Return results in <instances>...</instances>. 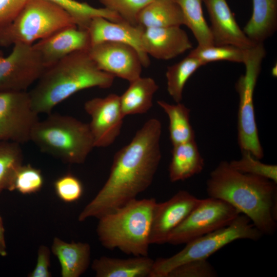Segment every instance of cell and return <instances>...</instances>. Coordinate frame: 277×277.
Returning a JSON list of instances; mask_svg holds the SVG:
<instances>
[{
	"label": "cell",
	"instance_id": "cell-23",
	"mask_svg": "<svg viewBox=\"0 0 277 277\" xmlns=\"http://www.w3.org/2000/svg\"><path fill=\"white\" fill-rule=\"evenodd\" d=\"M159 89L155 81L149 77H139L129 82V86L120 96L124 116L147 112L152 106L154 93Z\"/></svg>",
	"mask_w": 277,
	"mask_h": 277
},
{
	"label": "cell",
	"instance_id": "cell-13",
	"mask_svg": "<svg viewBox=\"0 0 277 277\" xmlns=\"http://www.w3.org/2000/svg\"><path fill=\"white\" fill-rule=\"evenodd\" d=\"M89 55L102 71L129 82L141 76L143 64L137 51L120 42H104L91 46Z\"/></svg>",
	"mask_w": 277,
	"mask_h": 277
},
{
	"label": "cell",
	"instance_id": "cell-6",
	"mask_svg": "<svg viewBox=\"0 0 277 277\" xmlns=\"http://www.w3.org/2000/svg\"><path fill=\"white\" fill-rule=\"evenodd\" d=\"M76 26L65 10L48 0H30L9 23L0 28V46L33 45L68 27Z\"/></svg>",
	"mask_w": 277,
	"mask_h": 277
},
{
	"label": "cell",
	"instance_id": "cell-31",
	"mask_svg": "<svg viewBox=\"0 0 277 277\" xmlns=\"http://www.w3.org/2000/svg\"><path fill=\"white\" fill-rule=\"evenodd\" d=\"M44 181L39 169L30 164H22L15 172L8 190H16L23 194L34 193L42 189Z\"/></svg>",
	"mask_w": 277,
	"mask_h": 277
},
{
	"label": "cell",
	"instance_id": "cell-4",
	"mask_svg": "<svg viewBox=\"0 0 277 277\" xmlns=\"http://www.w3.org/2000/svg\"><path fill=\"white\" fill-rule=\"evenodd\" d=\"M155 199H136L98 219L96 232L101 244L127 254L148 256Z\"/></svg>",
	"mask_w": 277,
	"mask_h": 277
},
{
	"label": "cell",
	"instance_id": "cell-27",
	"mask_svg": "<svg viewBox=\"0 0 277 277\" xmlns=\"http://www.w3.org/2000/svg\"><path fill=\"white\" fill-rule=\"evenodd\" d=\"M204 65L199 59L188 54L181 61L167 67V90L175 103L181 102L186 82L198 69Z\"/></svg>",
	"mask_w": 277,
	"mask_h": 277
},
{
	"label": "cell",
	"instance_id": "cell-39",
	"mask_svg": "<svg viewBox=\"0 0 277 277\" xmlns=\"http://www.w3.org/2000/svg\"><path fill=\"white\" fill-rule=\"evenodd\" d=\"M271 74L273 76L276 77L277 75V66L276 64L274 65L271 69Z\"/></svg>",
	"mask_w": 277,
	"mask_h": 277
},
{
	"label": "cell",
	"instance_id": "cell-34",
	"mask_svg": "<svg viewBox=\"0 0 277 277\" xmlns=\"http://www.w3.org/2000/svg\"><path fill=\"white\" fill-rule=\"evenodd\" d=\"M57 196L63 202L72 203L78 200L83 193V186L75 176L67 173L59 177L54 183Z\"/></svg>",
	"mask_w": 277,
	"mask_h": 277
},
{
	"label": "cell",
	"instance_id": "cell-15",
	"mask_svg": "<svg viewBox=\"0 0 277 277\" xmlns=\"http://www.w3.org/2000/svg\"><path fill=\"white\" fill-rule=\"evenodd\" d=\"M144 28L124 21L113 22L105 17L93 18L87 28L91 46L104 42H115L128 44L138 53L143 66L150 65L149 55L144 50L142 36ZM90 46V47H91Z\"/></svg>",
	"mask_w": 277,
	"mask_h": 277
},
{
	"label": "cell",
	"instance_id": "cell-9",
	"mask_svg": "<svg viewBox=\"0 0 277 277\" xmlns=\"http://www.w3.org/2000/svg\"><path fill=\"white\" fill-rule=\"evenodd\" d=\"M241 214L228 203L213 197L201 199L199 204L170 234L167 243H187L230 224Z\"/></svg>",
	"mask_w": 277,
	"mask_h": 277
},
{
	"label": "cell",
	"instance_id": "cell-25",
	"mask_svg": "<svg viewBox=\"0 0 277 277\" xmlns=\"http://www.w3.org/2000/svg\"><path fill=\"white\" fill-rule=\"evenodd\" d=\"M157 103L168 117L170 140L173 146L195 140L189 108L181 102L170 104L160 100Z\"/></svg>",
	"mask_w": 277,
	"mask_h": 277
},
{
	"label": "cell",
	"instance_id": "cell-21",
	"mask_svg": "<svg viewBox=\"0 0 277 277\" xmlns=\"http://www.w3.org/2000/svg\"><path fill=\"white\" fill-rule=\"evenodd\" d=\"M252 6L243 31L255 44H263L277 29V0H252Z\"/></svg>",
	"mask_w": 277,
	"mask_h": 277
},
{
	"label": "cell",
	"instance_id": "cell-19",
	"mask_svg": "<svg viewBox=\"0 0 277 277\" xmlns=\"http://www.w3.org/2000/svg\"><path fill=\"white\" fill-rule=\"evenodd\" d=\"M154 260L148 256L128 259L102 256L91 265L97 277H149Z\"/></svg>",
	"mask_w": 277,
	"mask_h": 277
},
{
	"label": "cell",
	"instance_id": "cell-24",
	"mask_svg": "<svg viewBox=\"0 0 277 277\" xmlns=\"http://www.w3.org/2000/svg\"><path fill=\"white\" fill-rule=\"evenodd\" d=\"M137 24L144 28L185 25L182 12L173 0H152L139 13Z\"/></svg>",
	"mask_w": 277,
	"mask_h": 277
},
{
	"label": "cell",
	"instance_id": "cell-38",
	"mask_svg": "<svg viewBox=\"0 0 277 277\" xmlns=\"http://www.w3.org/2000/svg\"><path fill=\"white\" fill-rule=\"evenodd\" d=\"M4 231L3 221L0 215V255L2 256H5L7 255Z\"/></svg>",
	"mask_w": 277,
	"mask_h": 277
},
{
	"label": "cell",
	"instance_id": "cell-7",
	"mask_svg": "<svg viewBox=\"0 0 277 277\" xmlns=\"http://www.w3.org/2000/svg\"><path fill=\"white\" fill-rule=\"evenodd\" d=\"M262 235L250 220L241 213L228 225L187 243L183 249L172 256L156 259L149 277H167L177 266L190 261L207 259L236 240L258 241Z\"/></svg>",
	"mask_w": 277,
	"mask_h": 277
},
{
	"label": "cell",
	"instance_id": "cell-1",
	"mask_svg": "<svg viewBox=\"0 0 277 277\" xmlns=\"http://www.w3.org/2000/svg\"><path fill=\"white\" fill-rule=\"evenodd\" d=\"M161 133L160 121L150 118L115 153L106 182L80 213V222L114 211L151 185L161 160Z\"/></svg>",
	"mask_w": 277,
	"mask_h": 277
},
{
	"label": "cell",
	"instance_id": "cell-35",
	"mask_svg": "<svg viewBox=\"0 0 277 277\" xmlns=\"http://www.w3.org/2000/svg\"><path fill=\"white\" fill-rule=\"evenodd\" d=\"M217 273L207 259L190 261L173 269L167 277H215Z\"/></svg>",
	"mask_w": 277,
	"mask_h": 277
},
{
	"label": "cell",
	"instance_id": "cell-28",
	"mask_svg": "<svg viewBox=\"0 0 277 277\" xmlns=\"http://www.w3.org/2000/svg\"><path fill=\"white\" fill-rule=\"evenodd\" d=\"M65 10L74 19L76 26L86 29L91 20L101 16L113 22L123 20L116 13L104 7L96 8L86 2L75 0H48Z\"/></svg>",
	"mask_w": 277,
	"mask_h": 277
},
{
	"label": "cell",
	"instance_id": "cell-29",
	"mask_svg": "<svg viewBox=\"0 0 277 277\" xmlns=\"http://www.w3.org/2000/svg\"><path fill=\"white\" fill-rule=\"evenodd\" d=\"M23 154L20 144L0 142V193L8 190L18 168L23 164Z\"/></svg>",
	"mask_w": 277,
	"mask_h": 277
},
{
	"label": "cell",
	"instance_id": "cell-37",
	"mask_svg": "<svg viewBox=\"0 0 277 277\" xmlns=\"http://www.w3.org/2000/svg\"><path fill=\"white\" fill-rule=\"evenodd\" d=\"M50 251L45 245L39 247L37 258L34 269L28 274L29 277H50L49 271Z\"/></svg>",
	"mask_w": 277,
	"mask_h": 277
},
{
	"label": "cell",
	"instance_id": "cell-33",
	"mask_svg": "<svg viewBox=\"0 0 277 277\" xmlns=\"http://www.w3.org/2000/svg\"><path fill=\"white\" fill-rule=\"evenodd\" d=\"M104 7L116 13L123 20L137 25L140 11L152 0H99Z\"/></svg>",
	"mask_w": 277,
	"mask_h": 277
},
{
	"label": "cell",
	"instance_id": "cell-11",
	"mask_svg": "<svg viewBox=\"0 0 277 277\" xmlns=\"http://www.w3.org/2000/svg\"><path fill=\"white\" fill-rule=\"evenodd\" d=\"M38 115L29 92H0V142L21 144L30 141Z\"/></svg>",
	"mask_w": 277,
	"mask_h": 277
},
{
	"label": "cell",
	"instance_id": "cell-32",
	"mask_svg": "<svg viewBox=\"0 0 277 277\" xmlns=\"http://www.w3.org/2000/svg\"><path fill=\"white\" fill-rule=\"evenodd\" d=\"M242 157L229 164L236 170L244 173L262 176L277 183V166L262 163L249 152L242 151Z\"/></svg>",
	"mask_w": 277,
	"mask_h": 277
},
{
	"label": "cell",
	"instance_id": "cell-17",
	"mask_svg": "<svg viewBox=\"0 0 277 277\" xmlns=\"http://www.w3.org/2000/svg\"><path fill=\"white\" fill-rule=\"evenodd\" d=\"M33 45L46 68L73 52L88 51L91 46L87 30L77 26L64 28Z\"/></svg>",
	"mask_w": 277,
	"mask_h": 277
},
{
	"label": "cell",
	"instance_id": "cell-16",
	"mask_svg": "<svg viewBox=\"0 0 277 277\" xmlns=\"http://www.w3.org/2000/svg\"><path fill=\"white\" fill-rule=\"evenodd\" d=\"M203 2L209 16V29L214 45H231L248 49L256 45L240 28L226 0Z\"/></svg>",
	"mask_w": 277,
	"mask_h": 277
},
{
	"label": "cell",
	"instance_id": "cell-26",
	"mask_svg": "<svg viewBox=\"0 0 277 277\" xmlns=\"http://www.w3.org/2000/svg\"><path fill=\"white\" fill-rule=\"evenodd\" d=\"M180 8L185 25L192 32L200 47L214 45L212 37L204 17L203 0H173Z\"/></svg>",
	"mask_w": 277,
	"mask_h": 277
},
{
	"label": "cell",
	"instance_id": "cell-5",
	"mask_svg": "<svg viewBox=\"0 0 277 277\" xmlns=\"http://www.w3.org/2000/svg\"><path fill=\"white\" fill-rule=\"evenodd\" d=\"M30 141L43 152L69 164L84 163L95 147L88 124L57 113L36 123Z\"/></svg>",
	"mask_w": 277,
	"mask_h": 277
},
{
	"label": "cell",
	"instance_id": "cell-3",
	"mask_svg": "<svg viewBox=\"0 0 277 277\" xmlns=\"http://www.w3.org/2000/svg\"><path fill=\"white\" fill-rule=\"evenodd\" d=\"M114 77L101 70L88 51H75L45 69L29 92L33 108L38 114H49L56 106L80 91L110 88Z\"/></svg>",
	"mask_w": 277,
	"mask_h": 277
},
{
	"label": "cell",
	"instance_id": "cell-8",
	"mask_svg": "<svg viewBox=\"0 0 277 277\" xmlns=\"http://www.w3.org/2000/svg\"><path fill=\"white\" fill-rule=\"evenodd\" d=\"M266 53L262 43L249 49L244 63L245 72L235 84V89L239 96L238 144L241 151L249 152L259 160L264 156V151L260 141L255 120L253 95Z\"/></svg>",
	"mask_w": 277,
	"mask_h": 277
},
{
	"label": "cell",
	"instance_id": "cell-20",
	"mask_svg": "<svg viewBox=\"0 0 277 277\" xmlns=\"http://www.w3.org/2000/svg\"><path fill=\"white\" fill-rule=\"evenodd\" d=\"M51 251L60 262L63 277H78L90 264V246L86 243H67L55 237Z\"/></svg>",
	"mask_w": 277,
	"mask_h": 277
},
{
	"label": "cell",
	"instance_id": "cell-14",
	"mask_svg": "<svg viewBox=\"0 0 277 277\" xmlns=\"http://www.w3.org/2000/svg\"><path fill=\"white\" fill-rule=\"evenodd\" d=\"M201 199L189 192L180 190L154 209L150 235V244L167 243L171 232L199 204Z\"/></svg>",
	"mask_w": 277,
	"mask_h": 277
},
{
	"label": "cell",
	"instance_id": "cell-22",
	"mask_svg": "<svg viewBox=\"0 0 277 277\" xmlns=\"http://www.w3.org/2000/svg\"><path fill=\"white\" fill-rule=\"evenodd\" d=\"M169 166L171 182L184 181L201 173L204 166L195 140L173 146Z\"/></svg>",
	"mask_w": 277,
	"mask_h": 277
},
{
	"label": "cell",
	"instance_id": "cell-30",
	"mask_svg": "<svg viewBox=\"0 0 277 277\" xmlns=\"http://www.w3.org/2000/svg\"><path fill=\"white\" fill-rule=\"evenodd\" d=\"M248 49L231 45H214L205 47L197 46L188 54L199 59L205 65L210 62L220 61L244 64Z\"/></svg>",
	"mask_w": 277,
	"mask_h": 277
},
{
	"label": "cell",
	"instance_id": "cell-2",
	"mask_svg": "<svg viewBox=\"0 0 277 277\" xmlns=\"http://www.w3.org/2000/svg\"><path fill=\"white\" fill-rule=\"evenodd\" d=\"M276 183L267 178L240 172L221 162L207 181L209 197L222 200L247 216L263 235L277 226Z\"/></svg>",
	"mask_w": 277,
	"mask_h": 277
},
{
	"label": "cell",
	"instance_id": "cell-12",
	"mask_svg": "<svg viewBox=\"0 0 277 277\" xmlns=\"http://www.w3.org/2000/svg\"><path fill=\"white\" fill-rule=\"evenodd\" d=\"M85 111L90 116L88 124L95 147H107L120 135L123 123L120 96L111 93L94 97L85 103Z\"/></svg>",
	"mask_w": 277,
	"mask_h": 277
},
{
	"label": "cell",
	"instance_id": "cell-10",
	"mask_svg": "<svg viewBox=\"0 0 277 277\" xmlns=\"http://www.w3.org/2000/svg\"><path fill=\"white\" fill-rule=\"evenodd\" d=\"M13 46L7 56L0 53V92L26 91L46 68L33 45Z\"/></svg>",
	"mask_w": 277,
	"mask_h": 277
},
{
	"label": "cell",
	"instance_id": "cell-18",
	"mask_svg": "<svg viewBox=\"0 0 277 277\" xmlns=\"http://www.w3.org/2000/svg\"><path fill=\"white\" fill-rule=\"evenodd\" d=\"M142 42L148 55L169 60L192 48L188 34L181 26L145 28Z\"/></svg>",
	"mask_w": 277,
	"mask_h": 277
},
{
	"label": "cell",
	"instance_id": "cell-36",
	"mask_svg": "<svg viewBox=\"0 0 277 277\" xmlns=\"http://www.w3.org/2000/svg\"><path fill=\"white\" fill-rule=\"evenodd\" d=\"M30 0H0V28L11 22Z\"/></svg>",
	"mask_w": 277,
	"mask_h": 277
}]
</instances>
